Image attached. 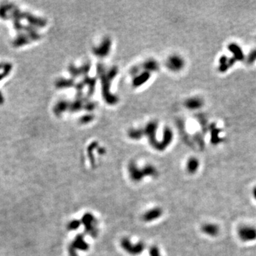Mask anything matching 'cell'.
Here are the masks:
<instances>
[{
    "instance_id": "cell-6",
    "label": "cell",
    "mask_w": 256,
    "mask_h": 256,
    "mask_svg": "<svg viewBox=\"0 0 256 256\" xmlns=\"http://www.w3.org/2000/svg\"><path fill=\"white\" fill-rule=\"evenodd\" d=\"M229 50L233 54V58L235 61H241L244 58V53L243 52V50L241 49L239 46L235 43H231L228 46Z\"/></svg>"
},
{
    "instance_id": "cell-8",
    "label": "cell",
    "mask_w": 256,
    "mask_h": 256,
    "mask_svg": "<svg viewBox=\"0 0 256 256\" xmlns=\"http://www.w3.org/2000/svg\"><path fill=\"white\" fill-rule=\"evenodd\" d=\"M73 250L77 248V249H80L81 250H86L88 248V244L84 240V238L82 236H78L73 242Z\"/></svg>"
},
{
    "instance_id": "cell-12",
    "label": "cell",
    "mask_w": 256,
    "mask_h": 256,
    "mask_svg": "<svg viewBox=\"0 0 256 256\" xmlns=\"http://www.w3.org/2000/svg\"><path fill=\"white\" fill-rule=\"evenodd\" d=\"M149 254L150 256H161L159 250L156 246H153V247L150 248Z\"/></svg>"
},
{
    "instance_id": "cell-13",
    "label": "cell",
    "mask_w": 256,
    "mask_h": 256,
    "mask_svg": "<svg viewBox=\"0 0 256 256\" xmlns=\"http://www.w3.org/2000/svg\"><path fill=\"white\" fill-rule=\"evenodd\" d=\"M80 222L78 221H72V223H71V229H77L78 226H80Z\"/></svg>"
},
{
    "instance_id": "cell-5",
    "label": "cell",
    "mask_w": 256,
    "mask_h": 256,
    "mask_svg": "<svg viewBox=\"0 0 256 256\" xmlns=\"http://www.w3.org/2000/svg\"><path fill=\"white\" fill-rule=\"evenodd\" d=\"M162 214V210L159 208H154L147 211L143 215V220L146 222H150L154 220H156Z\"/></svg>"
},
{
    "instance_id": "cell-3",
    "label": "cell",
    "mask_w": 256,
    "mask_h": 256,
    "mask_svg": "<svg viewBox=\"0 0 256 256\" xmlns=\"http://www.w3.org/2000/svg\"><path fill=\"white\" fill-rule=\"evenodd\" d=\"M238 235L243 241H252L256 239V228L253 226H243L238 230Z\"/></svg>"
},
{
    "instance_id": "cell-9",
    "label": "cell",
    "mask_w": 256,
    "mask_h": 256,
    "mask_svg": "<svg viewBox=\"0 0 256 256\" xmlns=\"http://www.w3.org/2000/svg\"><path fill=\"white\" fill-rule=\"evenodd\" d=\"M187 170L190 174H194L199 168V161L195 158L190 159L187 162Z\"/></svg>"
},
{
    "instance_id": "cell-10",
    "label": "cell",
    "mask_w": 256,
    "mask_h": 256,
    "mask_svg": "<svg viewBox=\"0 0 256 256\" xmlns=\"http://www.w3.org/2000/svg\"><path fill=\"white\" fill-rule=\"evenodd\" d=\"M181 59L178 58V56H172L168 61L169 67L170 68V69L171 68L174 70L179 69L181 66Z\"/></svg>"
},
{
    "instance_id": "cell-2",
    "label": "cell",
    "mask_w": 256,
    "mask_h": 256,
    "mask_svg": "<svg viewBox=\"0 0 256 256\" xmlns=\"http://www.w3.org/2000/svg\"><path fill=\"white\" fill-rule=\"evenodd\" d=\"M121 246L126 252L133 255L140 254L144 249V245L142 243L134 244L127 238L121 240Z\"/></svg>"
},
{
    "instance_id": "cell-4",
    "label": "cell",
    "mask_w": 256,
    "mask_h": 256,
    "mask_svg": "<svg viewBox=\"0 0 256 256\" xmlns=\"http://www.w3.org/2000/svg\"><path fill=\"white\" fill-rule=\"evenodd\" d=\"M83 223L84 224L86 231L93 236H95L97 235V228H95V218L93 215L87 213L83 216Z\"/></svg>"
},
{
    "instance_id": "cell-11",
    "label": "cell",
    "mask_w": 256,
    "mask_h": 256,
    "mask_svg": "<svg viewBox=\"0 0 256 256\" xmlns=\"http://www.w3.org/2000/svg\"><path fill=\"white\" fill-rule=\"evenodd\" d=\"M256 61V49L251 51L248 56V62L249 63H253Z\"/></svg>"
},
{
    "instance_id": "cell-1",
    "label": "cell",
    "mask_w": 256,
    "mask_h": 256,
    "mask_svg": "<svg viewBox=\"0 0 256 256\" xmlns=\"http://www.w3.org/2000/svg\"><path fill=\"white\" fill-rule=\"evenodd\" d=\"M130 178L135 181H139L147 176H155L157 170L154 167L147 166L142 169H139L135 164H131L129 167Z\"/></svg>"
},
{
    "instance_id": "cell-14",
    "label": "cell",
    "mask_w": 256,
    "mask_h": 256,
    "mask_svg": "<svg viewBox=\"0 0 256 256\" xmlns=\"http://www.w3.org/2000/svg\"><path fill=\"white\" fill-rule=\"evenodd\" d=\"M253 194H254V196H255V198L256 199V189H255L254 192H253Z\"/></svg>"
},
{
    "instance_id": "cell-7",
    "label": "cell",
    "mask_w": 256,
    "mask_h": 256,
    "mask_svg": "<svg viewBox=\"0 0 256 256\" xmlns=\"http://www.w3.org/2000/svg\"><path fill=\"white\" fill-rule=\"evenodd\" d=\"M201 230L204 233L210 236H216L219 233L218 226L213 223L205 224L202 226Z\"/></svg>"
}]
</instances>
